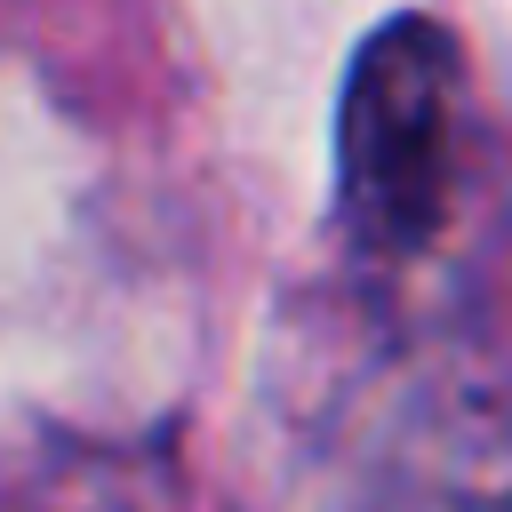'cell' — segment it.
I'll return each mask as SVG.
<instances>
[{
  "mask_svg": "<svg viewBox=\"0 0 512 512\" xmlns=\"http://www.w3.org/2000/svg\"><path fill=\"white\" fill-rule=\"evenodd\" d=\"M464 200V56L432 16H392L344 80L336 216L368 288H400L456 232Z\"/></svg>",
  "mask_w": 512,
  "mask_h": 512,
  "instance_id": "obj_1",
  "label": "cell"
},
{
  "mask_svg": "<svg viewBox=\"0 0 512 512\" xmlns=\"http://www.w3.org/2000/svg\"><path fill=\"white\" fill-rule=\"evenodd\" d=\"M320 512H512V384L464 328H400L352 392Z\"/></svg>",
  "mask_w": 512,
  "mask_h": 512,
  "instance_id": "obj_2",
  "label": "cell"
},
{
  "mask_svg": "<svg viewBox=\"0 0 512 512\" xmlns=\"http://www.w3.org/2000/svg\"><path fill=\"white\" fill-rule=\"evenodd\" d=\"M0 512H176V472L152 448H80L0 464Z\"/></svg>",
  "mask_w": 512,
  "mask_h": 512,
  "instance_id": "obj_3",
  "label": "cell"
}]
</instances>
